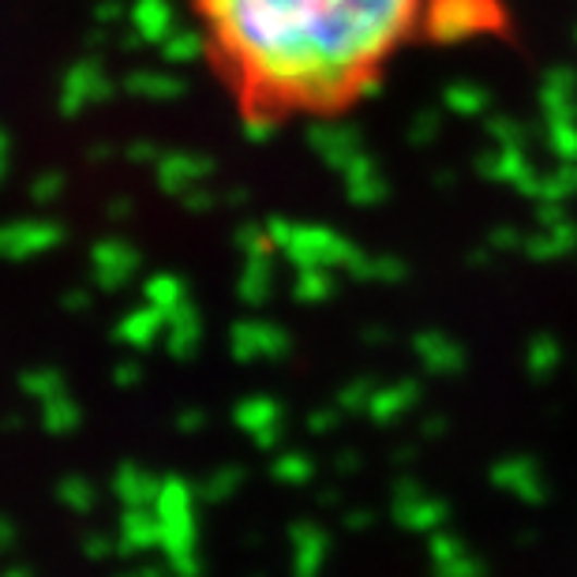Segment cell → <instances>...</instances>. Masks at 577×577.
<instances>
[{
	"mask_svg": "<svg viewBox=\"0 0 577 577\" xmlns=\"http://www.w3.org/2000/svg\"><path fill=\"white\" fill-rule=\"evenodd\" d=\"M207 75L248 132L337 121L428 38L469 34L462 0H176Z\"/></svg>",
	"mask_w": 577,
	"mask_h": 577,
	"instance_id": "cell-1",
	"label": "cell"
}]
</instances>
